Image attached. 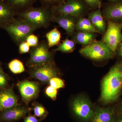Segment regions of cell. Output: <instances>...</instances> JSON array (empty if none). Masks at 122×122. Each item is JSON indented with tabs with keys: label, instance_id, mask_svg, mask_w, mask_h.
Returning <instances> with one entry per match:
<instances>
[{
	"label": "cell",
	"instance_id": "9",
	"mask_svg": "<svg viewBox=\"0 0 122 122\" xmlns=\"http://www.w3.org/2000/svg\"><path fill=\"white\" fill-rule=\"evenodd\" d=\"M30 68L31 76L44 83L49 82L51 78L58 75V71L53 61Z\"/></svg>",
	"mask_w": 122,
	"mask_h": 122
},
{
	"label": "cell",
	"instance_id": "29",
	"mask_svg": "<svg viewBox=\"0 0 122 122\" xmlns=\"http://www.w3.org/2000/svg\"><path fill=\"white\" fill-rule=\"evenodd\" d=\"M30 47L26 41H24L19 45V52L20 54L28 52L30 50Z\"/></svg>",
	"mask_w": 122,
	"mask_h": 122
},
{
	"label": "cell",
	"instance_id": "4",
	"mask_svg": "<svg viewBox=\"0 0 122 122\" xmlns=\"http://www.w3.org/2000/svg\"><path fill=\"white\" fill-rule=\"evenodd\" d=\"M83 56L96 61L106 60L111 58L113 53L102 41H95L84 46L79 50Z\"/></svg>",
	"mask_w": 122,
	"mask_h": 122
},
{
	"label": "cell",
	"instance_id": "28",
	"mask_svg": "<svg viewBox=\"0 0 122 122\" xmlns=\"http://www.w3.org/2000/svg\"><path fill=\"white\" fill-rule=\"evenodd\" d=\"M45 92L46 94L52 100H55L56 98L57 89L50 85L46 87Z\"/></svg>",
	"mask_w": 122,
	"mask_h": 122
},
{
	"label": "cell",
	"instance_id": "23",
	"mask_svg": "<svg viewBox=\"0 0 122 122\" xmlns=\"http://www.w3.org/2000/svg\"><path fill=\"white\" fill-rule=\"evenodd\" d=\"M8 67L11 72L15 74H20L25 71V68L22 62L17 59L11 61L8 64Z\"/></svg>",
	"mask_w": 122,
	"mask_h": 122
},
{
	"label": "cell",
	"instance_id": "32",
	"mask_svg": "<svg viewBox=\"0 0 122 122\" xmlns=\"http://www.w3.org/2000/svg\"><path fill=\"white\" fill-rule=\"evenodd\" d=\"M41 120L34 115H29L24 118V122H41Z\"/></svg>",
	"mask_w": 122,
	"mask_h": 122
},
{
	"label": "cell",
	"instance_id": "14",
	"mask_svg": "<svg viewBox=\"0 0 122 122\" xmlns=\"http://www.w3.org/2000/svg\"><path fill=\"white\" fill-rule=\"evenodd\" d=\"M116 118L113 109L97 107L94 110L92 122H115Z\"/></svg>",
	"mask_w": 122,
	"mask_h": 122
},
{
	"label": "cell",
	"instance_id": "22",
	"mask_svg": "<svg viewBox=\"0 0 122 122\" xmlns=\"http://www.w3.org/2000/svg\"><path fill=\"white\" fill-rule=\"evenodd\" d=\"M75 43L73 41L66 38L61 44H59L56 51L63 53L72 52L75 49Z\"/></svg>",
	"mask_w": 122,
	"mask_h": 122
},
{
	"label": "cell",
	"instance_id": "31",
	"mask_svg": "<svg viewBox=\"0 0 122 122\" xmlns=\"http://www.w3.org/2000/svg\"><path fill=\"white\" fill-rule=\"evenodd\" d=\"M89 5L93 8H100L101 2L100 0H84Z\"/></svg>",
	"mask_w": 122,
	"mask_h": 122
},
{
	"label": "cell",
	"instance_id": "2",
	"mask_svg": "<svg viewBox=\"0 0 122 122\" xmlns=\"http://www.w3.org/2000/svg\"><path fill=\"white\" fill-rule=\"evenodd\" d=\"M18 18L37 29L46 28L52 20L54 14L51 7H32L16 14Z\"/></svg>",
	"mask_w": 122,
	"mask_h": 122
},
{
	"label": "cell",
	"instance_id": "20",
	"mask_svg": "<svg viewBox=\"0 0 122 122\" xmlns=\"http://www.w3.org/2000/svg\"><path fill=\"white\" fill-rule=\"evenodd\" d=\"M76 30L81 32L99 33L89 19L82 17L78 18L76 22Z\"/></svg>",
	"mask_w": 122,
	"mask_h": 122
},
{
	"label": "cell",
	"instance_id": "33",
	"mask_svg": "<svg viewBox=\"0 0 122 122\" xmlns=\"http://www.w3.org/2000/svg\"><path fill=\"white\" fill-rule=\"evenodd\" d=\"M117 50H118L119 55L122 57V41L118 46L116 51Z\"/></svg>",
	"mask_w": 122,
	"mask_h": 122
},
{
	"label": "cell",
	"instance_id": "15",
	"mask_svg": "<svg viewBox=\"0 0 122 122\" xmlns=\"http://www.w3.org/2000/svg\"><path fill=\"white\" fill-rule=\"evenodd\" d=\"M88 19L100 33L105 34L107 29L106 25L100 9L90 14Z\"/></svg>",
	"mask_w": 122,
	"mask_h": 122
},
{
	"label": "cell",
	"instance_id": "34",
	"mask_svg": "<svg viewBox=\"0 0 122 122\" xmlns=\"http://www.w3.org/2000/svg\"><path fill=\"white\" fill-rule=\"evenodd\" d=\"M115 122H122V116H120L117 119H116Z\"/></svg>",
	"mask_w": 122,
	"mask_h": 122
},
{
	"label": "cell",
	"instance_id": "16",
	"mask_svg": "<svg viewBox=\"0 0 122 122\" xmlns=\"http://www.w3.org/2000/svg\"><path fill=\"white\" fill-rule=\"evenodd\" d=\"M16 15L13 10L5 2L0 1V27L3 28L13 20Z\"/></svg>",
	"mask_w": 122,
	"mask_h": 122
},
{
	"label": "cell",
	"instance_id": "36",
	"mask_svg": "<svg viewBox=\"0 0 122 122\" xmlns=\"http://www.w3.org/2000/svg\"><path fill=\"white\" fill-rule=\"evenodd\" d=\"M120 112L121 114V116H122V107L120 110Z\"/></svg>",
	"mask_w": 122,
	"mask_h": 122
},
{
	"label": "cell",
	"instance_id": "30",
	"mask_svg": "<svg viewBox=\"0 0 122 122\" xmlns=\"http://www.w3.org/2000/svg\"><path fill=\"white\" fill-rule=\"evenodd\" d=\"M8 83V78L5 73L0 72V89H4Z\"/></svg>",
	"mask_w": 122,
	"mask_h": 122
},
{
	"label": "cell",
	"instance_id": "7",
	"mask_svg": "<svg viewBox=\"0 0 122 122\" xmlns=\"http://www.w3.org/2000/svg\"><path fill=\"white\" fill-rule=\"evenodd\" d=\"M47 42H41L30 51V58L26 66L29 67L52 61V54L49 50Z\"/></svg>",
	"mask_w": 122,
	"mask_h": 122
},
{
	"label": "cell",
	"instance_id": "3",
	"mask_svg": "<svg viewBox=\"0 0 122 122\" xmlns=\"http://www.w3.org/2000/svg\"><path fill=\"white\" fill-rule=\"evenodd\" d=\"M3 28L10 35L15 43L20 45L27 37L37 29L20 19L14 18Z\"/></svg>",
	"mask_w": 122,
	"mask_h": 122
},
{
	"label": "cell",
	"instance_id": "11",
	"mask_svg": "<svg viewBox=\"0 0 122 122\" xmlns=\"http://www.w3.org/2000/svg\"><path fill=\"white\" fill-rule=\"evenodd\" d=\"M17 86L22 99L26 102L35 98L39 92V86L34 82L22 81L18 84Z\"/></svg>",
	"mask_w": 122,
	"mask_h": 122
},
{
	"label": "cell",
	"instance_id": "21",
	"mask_svg": "<svg viewBox=\"0 0 122 122\" xmlns=\"http://www.w3.org/2000/svg\"><path fill=\"white\" fill-rule=\"evenodd\" d=\"M49 48H51L59 44L61 38V33L56 28H54L46 34Z\"/></svg>",
	"mask_w": 122,
	"mask_h": 122
},
{
	"label": "cell",
	"instance_id": "27",
	"mask_svg": "<svg viewBox=\"0 0 122 122\" xmlns=\"http://www.w3.org/2000/svg\"><path fill=\"white\" fill-rule=\"evenodd\" d=\"M25 41L30 47H35L39 44L38 38L33 34L29 35Z\"/></svg>",
	"mask_w": 122,
	"mask_h": 122
},
{
	"label": "cell",
	"instance_id": "10",
	"mask_svg": "<svg viewBox=\"0 0 122 122\" xmlns=\"http://www.w3.org/2000/svg\"><path fill=\"white\" fill-rule=\"evenodd\" d=\"M30 112L29 108L18 106L0 113V122H13L26 116Z\"/></svg>",
	"mask_w": 122,
	"mask_h": 122
},
{
	"label": "cell",
	"instance_id": "17",
	"mask_svg": "<svg viewBox=\"0 0 122 122\" xmlns=\"http://www.w3.org/2000/svg\"><path fill=\"white\" fill-rule=\"evenodd\" d=\"M103 16L109 20H122V2L107 7Z\"/></svg>",
	"mask_w": 122,
	"mask_h": 122
},
{
	"label": "cell",
	"instance_id": "8",
	"mask_svg": "<svg viewBox=\"0 0 122 122\" xmlns=\"http://www.w3.org/2000/svg\"><path fill=\"white\" fill-rule=\"evenodd\" d=\"M54 15H66L79 18L84 11L83 5L78 0H66L59 5L51 7Z\"/></svg>",
	"mask_w": 122,
	"mask_h": 122
},
{
	"label": "cell",
	"instance_id": "26",
	"mask_svg": "<svg viewBox=\"0 0 122 122\" xmlns=\"http://www.w3.org/2000/svg\"><path fill=\"white\" fill-rule=\"evenodd\" d=\"M66 0H39L42 6L51 7L61 4Z\"/></svg>",
	"mask_w": 122,
	"mask_h": 122
},
{
	"label": "cell",
	"instance_id": "1",
	"mask_svg": "<svg viewBox=\"0 0 122 122\" xmlns=\"http://www.w3.org/2000/svg\"><path fill=\"white\" fill-rule=\"evenodd\" d=\"M122 88V66L117 64L111 68L102 84L101 98L105 103L114 102L119 96Z\"/></svg>",
	"mask_w": 122,
	"mask_h": 122
},
{
	"label": "cell",
	"instance_id": "19",
	"mask_svg": "<svg viewBox=\"0 0 122 122\" xmlns=\"http://www.w3.org/2000/svg\"><path fill=\"white\" fill-rule=\"evenodd\" d=\"M73 40L75 43L86 46L95 41V33L78 31L73 35Z\"/></svg>",
	"mask_w": 122,
	"mask_h": 122
},
{
	"label": "cell",
	"instance_id": "35",
	"mask_svg": "<svg viewBox=\"0 0 122 122\" xmlns=\"http://www.w3.org/2000/svg\"><path fill=\"white\" fill-rule=\"evenodd\" d=\"M0 72H2V73H4L3 71V70H2V68H1V66L0 65Z\"/></svg>",
	"mask_w": 122,
	"mask_h": 122
},
{
	"label": "cell",
	"instance_id": "13",
	"mask_svg": "<svg viewBox=\"0 0 122 122\" xmlns=\"http://www.w3.org/2000/svg\"><path fill=\"white\" fill-rule=\"evenodd\" d=\"M18 98L11 88L0 91V113L18 106Z\"/></svg>",
	"mask_w": 122,
	"mask_h": 122
},
{
	"label": "cell",
	"instance_id": "37",
	"mask_svg": "<svg viewBox=\"0 0 122 122\" xmlns=\"http://www.w3.org/2000/svg\"><path fill=\"white\" fill-rule=\"evenodd\" d=\"M5 0H0V1H4V2H5Z\"/></svg>",
	"mask_w": 122,
	"mask_h": 122
},
{
	"label": "cell",
	"instance_id": "6",
	"mask_svg": "<svg viewBox=\"0 0 122 122\" xmlns=\"http://www.w3.org/2000/svg\"><path fill=\"white\" fill-rule=\"evenodd\" d=\"M122 22L108 20L106 30L102 41L108 46L113 53H115L122 41Z\"/></svg>",
	"mask_w": 122,
	"mask_h": 122
},
{
	"label": "cell",
	"instance_id": "5",
	"mask_svg": "<svg viewBox=\"0 0 122 122\" xmlns=\"http://www.w3.org/2000/svg\"><path fill=\"white\" fill-rule=\"evenodd\" d=\"M72 113L82 122H92L94 109L89 99L83 97H78L74 101L71 107Z\"/></svg>",
	"mask_w": 122,
	"mask_h": 122
},
{
	"label": "cell",
	"instance_id": "25",
	"mask_svg": "<svg viewBox=\"0 0 122 122\" xmlns=\"http://www.w3.org/2000/svg\"><path fill=\"white\" fill-rule=\"evenodd\" d=\"M49 82L51 86L57 89L63 88L65 86V83L63 80L57 77L51 78Z\"/></svg>",
	"mask_w": 122,
	"mask_h": 122
},
{
	"label": "cell",
	"instance_id": "18",
	"mask_svg": "<svg viewBox=\"0 0 122 122\" xmlns=\"http://www.w3.org/2000/svg\"><path fill=\"white\" fill-rule=\"evenodd\" d=\"M36 0H5V2L16 14L33 7Z\"/></svg>",
	"mask_w": 122,
	"mask_h": 122
},
{
	"label": "cell",
	"instance_id": "12",
	"mask_svg": "<svg viewBox=\"0 0 122 122\" xmlns=\"http://www.w3.org/2000/svg\"><path fill=\"white\" fill-rule=\"evenodd\" d=\"M77 18L66 15H54L52 21L56 22L65 30L68 36H72L75 33Z\"/></svg>",
	"mask_w": 122,
	"mask_h": 122
},
{
	"label": "cell",
	"instance_id": "24",
	"mask_svg": "<svg viewBox=\"0 0 122 122\" xmlns=\"http://www.w3.org/2000/svg\"><path fill=\"white\" fill-rule=\"evenodd\" d=\"M34 115L41 120L45 118L48 114V112L43 106L39 104L35 105L33 108Z\"/></svg>",
	"mask_w": 122,
	"mask_h": 122
},
{
	"label": "cell",
	"instance_id": "38",
	"mask_svg": "<svg viewBox=\"0 0 122 122\" xmlns=\"http://www.w3.org/2000/svg\"><path fill=\"white\" fill-rule=\"evenodd\" d=\"M112 0V1H115V0Z\"/></svg>",
	"mask_w": 122,
	"mask_h": 122
}]
</instances>
